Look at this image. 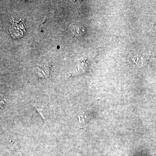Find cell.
<instances>
[{"instance_id":"obj_5","label":"cell","mask_w":156,"mask_h":156,"mask_svg":"<svg viewBox=\"0 0 156 156\" xmlns=\"http://www.w3.org/2000/svg\"><path fill=\"white\" fill-rule=\"evenodd\" d=\"M6 104V100L4 98H1V107L3 108L5 105Z\"/></svg>"},{"instance_id":"obj_2","label":"cell","mask_w":156,"mask_h":156,"mask_svg":"<svg viewBox=\"0 0 156 156\" xmlns=\"http://www.w3.org/2000/svg\"><path fill=\"white\" fill-rule=\"evenodd\" d=\"M72 29L73 34L77 37L83 35L86 31V29L83 26L78 24H75V26H73Z\"/></svg>"},{"instance_id":"obj_3","label":"cell","mask_w":156,"mask_h":156,"mask_svg":"<svg viewBox=\"0 0 156 156\" xmlns=\"http://www.w3.org/2000/svg\"><path fill=\"white\" fill-rule=\"evenodd\" d=\"M33 106L35 108L39 115H41L45 122L46 123V121H47L46 118V112L44 109V107L38 106L37 105H33Z\"/></svg>"},{"instance_id":"obj_4","label":"cell","mask_w":156,"mask_h":156,"mask_svg":"<svg viewBox=\"0 0 156 156\" xmlns=\"http://www.w3.org/2000/svg\"><path fill=\"white\" fill-rule=\"evenodd\" d=\"M79 118V122L81 126H83L87 121V119L88 118V115H87V113L85 112H81L78 115Z\"/></svg>"},{"instance_id":"obj_1","label":"cell","mask_w":156,"mask_h":156,"mask_svg":"<svg viewBox=\"0 0 156 156\" xmlns=\"http://www.w3.org/2000/svg\"><path fill=\"white\" fill-rule=\"evenodd\" d=\"M25 25L22 20L15 19L10 27V33L11 36L15 39L22 37L26 33Z\"/></svg>"}]
</instances>
